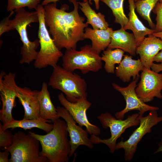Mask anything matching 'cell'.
Returning <instances> with one entry per match:
<instances>
[{"instance_id": "obj_13", "label": "cell", "mask_w": 162, "mask_h": 162, "mask_svg": "<svg viewBox=\"0 0 162 162\" xmlns=\"http://www.w3.org/2000/svg\"><path fill=\"white\" fill-rule=\"evenodd\" d=\"M58 98L60 104L68 111L79 125L82 127H85L88 133L91 135L98 136L100 134V128L91 124L87 116L86 111L92 105L87 98L72 103L68 100L62 93L58 94Z\"/></svg>"}, {"instance_id": "obj_37", "label": "cell", "mask_w": 162, "mask_h": 162, "mask_svg": "<svg viewBox=\"0 0 162 162\" xmlns=\"http://www.w3.org/2000/svg\"><path fill=\"white\" fill-rule=\"evenodd\" d=\"M152 34L156 37L160 38L162 40V32L156 33L154 32Z\"/></svg>"}, {"instance_id": "obj_33", "label": "cell", "mask_w": 162, "mask_h": 162, "mask_svg": "<svg viewBox=\"0 0 162 162\" xmlns=\"http://www.w3.org/2000/svg\"><path fill=\"white\" fill-rule=\"evenodd\" d=\"M154 62H162V50L156 56L154 59Z\"/></svg>"}, {"instance_id": "obj_20", "label": "cell", "mask_w": 162, "mask_h": 162, "mask_svg": "<svg viewBox=\"0 0 162 162\" xmlns=\"http://www.w3.org/2000/svg\"><path fill=\"white\" fill-rule=\"evenodd\" d=\"M113 31L112 28L109 27L106 29H94L87 27L85 29L83 37L91 40L92 48L100 54L108 47Z\"/></svg>"}, {"instance_id": "obj_38", "label": "cell", "mask_w": 162, "mask_h": 162, "mask_svg": "<svg viewBox=\"0 0 162 162\" xmlns=\"http://www.w3.org/2000/svg\"><path fill=\"white\" fill-rule=\"evenodd\" d=\"M159 2L162 3V0H159Z\"/></svg>"}, {"instance_id": "obj_24", "label": "cell", "mask_w": 162, "mask_h": 162, "mask_svg": "<svg viewBox=\"0 0 162 162\" xmlns=\"http://www.w3.org/2000/svg\"><path fill=\"white\" fill-rule=\"evenodd\" d=\"M124 52L121 49L114 50L108 48L104 51L101 57L102 61L105 62L104 68L106 72L109 73L115 72V65L121 62Z\"/></svg>"}, {"instance_id": "obj_36", "label": "cell", "mask_w": 162, "mask_h": 162, "mask_svg": "<svg viewBox=\"0 0 162 162\" xmlns=\"http://www.w3.org/2000/svg\"><path fill=\"white\" fill-rule=\"evenodd\" d=\"M162 152V137L160 141L158 144V148L155 151L154 154H156Z\"/></svg>"}, {"instance_id": "obj_29", "label": "cell", "mask_w": 162, "mask_h": 162, "mask_svg": "<svg viewBox=\"0 0 162 162\" xmlns=\"http://www.w3.org/2000/svg\"><path fill=\"white\" fill-rule=\"evenodd\" d=\"M153 12L156 14V24L154 32H162V3L158 2L153 9Z\"/></svg>"}, {"instance_id": "obj_15", "label": "cell", "mask_w": 162, "mask_h": 162, "mask_svg": "<svg viewBox=\"0 0 162 162\" xmlns=\"http://www.w3.org/2000/svg\"><path fill=\"white\" fill-rule=\"evenodd\" d=\"M161 50L162 40L151 34L145 37L137 47L136 53L139 55L143 66L151 69L154 57Z\"/></svg>"}, {"instance_id": "obj_32", "label": "cell", "mask_w": 162, "mask_h": 162, "mask_svg": "<svg viewBox=\"0 0 162 162\" xmlns=\"http://www.w3.org/2000/svg\"><path fill=\"white\" fill-rule=\"evenodd\" d=\"M151 69L157 73H159L162 71V62L160 64H155L153 63L151 67Z\"/></svg>"}, {"instance_id": "obj_31", "label": "cell", "mask_w": 162, "mask_h": 162, "mask_svg": "<svg viewBox=\"0 0 162 162\" xmlns=\"http://www.w3.org/2000/svg\"><path fill=\"white\" fill-rule=\"evenodd\" d=\"M10 153L6 150L0 152V162H9L8 156Z\"/></svg>"}, {"instance_id": "obj_11", "label": "cell", "mask_w": 162, "mask_h": 162, "mask_svg": "<svg viewBox=\"0 0 162 162\" xmlns=\"http://www.w3.org/2000/svg\"><path fill=\"white\" fill-rule=\"evenodd\" d=\"M140 76L133 80L126 87H121L115 83L112 86L116 90L119 92L123 95L126 102V106L123 110L116 112V118L119 119H123L126 113L134 110L139 111V117L143 116L145 113L148 111L158 110V107L151 106L146 104L138 96L135 89L136 83Z\"/></svg>"}, {"instance_id": "obj_27", "label": "cell", "mask_w": 162, "mask_h": 162, "mask_svg": "<svg viewBox=\"0 0 162 162\" xmlns=\"http://www.w3.org/2000/svg\"><path fill=\"white\" fill-rule=\"evenodd\" d=\"M42 0H8L7 10L11 11L16 9L27 7L36 10Z\"/></svg>"}, {"instance_id": "obj_10", "label": "cell", "mask_w": 162, "mask_h": 162, "mask_svg": "<svg viewBox=\"0 0 162 162\" xmlns=\"http://www.w3.org/2000/svg\"><path fill=\"white\" fill-rule=\"evenodd\" d=\"M15 77V74L11 72L6 74L2 71L0 74V95L2 103L0 120L3 124L14 119L12 112L15 104L18 87L16 82Z\"/></svg>"}, {"instance_id": "obj_26", "label": "cell", "mask_w": 162, "mask_h": 162, "mask_svg": "<svg viewBox=\"0 0 162 162\" xmlns=\"http://www.w3.org/2000/svg\"><path fill=\"white\" fill-rule=\"evenodd\" d=\"M159 0H138L135 2V7L137 12L147 20L149 26L154 29L155 25L152 21L150 14Z\"/></svg>"}, {"instance_id": "obj_12", "label": "cell", "mask_w": 162, "mask_h": 162, "mask_svg": "<svg viewBox=\"0 0 162 162\" xmlns=\"http://www.w3.org/2000/svg\"><path fill=\"white\" fill-rule=\"evenodd\" d=\"M162 74L144 67L135 89L138 97L145 103L152 101L154 97L162 99Z\"/></svg>"}, {"instance_id": "obj_14", "label": "cell", "mask_w": 162, "mask_h": 162, "mask_svg": "<svg viewBox=\"0 0 162 162\" xmlns=\"http://www.w3.org/2000/svg\"><path fill=\"white\" fill-rule=\"evenodd\" d=\"M56 109L59 116L63 118L67 123L71 146L69 157L72 156L80 145H84L90 148H92L94 144L88 137L89 133L87 131L76 124V121L64 107L58 106Z\"/></svg>"}, {"instance_id": "obj_3", "label": "cell", "mask_w": 162, "mask_h": 162, "mask_svg": "<svg viewBox=\"0 0 162 162\" xmlns=\"http://www.w3.org/2000/svg\"><path fill=\"white\" fill-rule=\"evenodd\" d=\"M14 11L16 14L14 18L10 20L8 26L11 30H16L17 32L22 44L20 48L22 56L20 63L29 64L36 59L38 53L36 50L40 44L39 39L33 41L29 40L27 27L32 23L38 22V14L36 11H27L24 8L17 9Z\"/></svg>"}, {"instance_id": "obj_25", "label": "cell", "mask_w": 162, "mask_h": 162, "mask_svg": "<svg viewBox=\"0 0 162 162\" xmlns=\"http://www.w3.org/2000/svg\"><path fill=\"white\" fill-rule=\"evenodd\" d=\"M111 10L115 18L114 22L124 28L127 25L128 19L124 14L123 8L124 0H100Z\"/></svg>"}, {"instance_id": "obj_16", "label": "cell", "mask_w": 162, "mask_h": 162, "mask_svg": "<svg viewBox=\"0 0 162 162\" xmlns=\"http://www.w3.org/2000/svg\"><path fill=\"white\" fill-rule=\"evenodd\" d=\"M39 93L38 90L18 86L17 98L24 109V119H33L40 117Z\"/></svg>"}, {"instance_id": "obj_6", "label": "cell", "mask_w": 162, "mask_h": 162, "mask_svg": "<svg viewBox=\"0 0 162 162\" xmlns=\"http://www.w3.org/2000/svg\"><path fill=\"white\" fill-rule=\"evenodd\" d=\"M62 59V67L72 72L78 69L86 74L90 71L97 72L102 67L99 53L90 45H85L79 51L74 49L66 50Z\"/></svg>"}, {"instance_id": "obj_34", "label": "cell", "mask_w": 162, "mask_h": 162, "mask_svg": "<svg viewBox=\"0 0 162 162\" xmlns=\"http://www.w3.org/2000/svg\"><path fill=\"white\" fill-rule=\"evenodd\" d=\"M92 0H83V2H86L88 1L89 4L91 5L92 4V3L91 2ZM95 4V7L96 9L98 10L100 8V5H99V1L100 0H93Z\"/></svg>"}, {"instance_id": "obj_1", "label": "cell", "mask_w": 162, "mask_h": 162, "mask_svg": "<svg viewBox=\"0 0 162 162\" xmlns=\"http://www.w3.org/2000/svg\"><path fill=\"white\" fill-rule=\"evenodd\" d=\"M74 8L69 12L68 6L63 5L60 9L53 3L44 6L46 25L54 42L60 50L63 48L68 50L76 49L77 43L85 39V29L88 25L79 13V7L77 0H69Z\"/></svg>"}, {"instance_id": "obj_8", "label": "cell", "mask_w": 162, "mask_h": 162, "mask_svg": "<svg viewBox=\"0 0 162 162\" xmlns=\"http://www.w3.org/2000/svg\"><path fill=\"white\" fill-rule=\"evenodd\" d=\"M139 115L138 113L134 114L128 116L126 119L123 120L116 118L110 113H101L97 118L103 128H110L111 136L108 139H102L97 136L91 135L90 138L94 144L102 143L105 144L109 148L110 152L113 153L116 150L117 140L126 129L139 125Z\"/></svg>"}, {"instance_id": "obj_19", "label": "cell", "mask_w": 162, "mask_h": 162, "mask_svg": "<svg viewBox=\"0 0 162 162\" xmlns=\"http://www.w3.org/2000/svg\"><path fill=\"white\" fill-rule=\"evenodd\" d=\"M128 1L129 10L128 20L127 25L123 28L125 30L129 29L132 31L138 46L146 36L152 34L154 31L145 26L138 18L135 10V0Z\"/></svg>"}, {"instance_id": "obj_21", "label": "cell", "mask_w": 162, "mask_h": 162, "mask_svg": "<svg viewBox=\"0 0 162 162\" xmlns=\"http://www.w3.org/2000/svg\"><path fill=\"white\" fill-rule=\"evenodd\" d=\"M39 103V116L52 122L59 118L56 108L51 100L48 89V85L45 82L42 84L38 96Z\"/></svg>"}, {"instance_id": "obj_23", "label": "cell", "mask_w": 162, "mask_h": 162, "mask_svg": "<svg viewBox=\"0 0 162 162\" xmlns=\"http://www.w3.org/2000/svg\"><path fill=\"white\" fill-rule=\"evenodd\" d=\"M79 8L87 18L86 22L94 29H106L109 26L105 16L100 12L96 13L91 7L88 2H78Z\"/></svg>"}, {"instance_id": "obj_4", "label": "cell", "mask_w": 162, "mask_h": 162, "mask_svg": "<svg viewBox=\"0 0 162 162\" xmlns=\"http://www.w3.org/2000/svg\"><path fill=\"white\" fill-rule=\"evenodd\" d=\"M53 68L49 86L62 91L71 102L87 98V84L85 79L60 66L56 65Z\"/></svg>"}, {"instance_id": "obj_5", "label": "cell", "mask_w": 162, "mask_h": 162, "mask_svg": "<svg viewBox=\"0 0 162 162\" xmlns=\"http://www.w3.org/2000/svg\"><path fill=\"white\" fill-rule=\"evenodd\" d=\"M35 10L39 18L38 36L40 48L34 61V67L38 69L46 68L48 66L53 67L57 65L63 54L55 44L46 25L44 6L40 4Z\"/></svg>"}, {"instance_id": "obj_2", "label": "cell", "mask_w": 162, "mask_h": 162, "mask_svg": "<svg viewBox=\"0 0 162 162\" xmlns=\"http://www.w3.org/2000/svg\"><path fill=\"white\" fill-rule=\"evenodd\" d=\"M52 130L45 135L29 131L28 134L38 140L41 146L40 155L48 162H68L71 146L66 122L60 118L53 121Z\"/></svg>"}, {"instance_id": "obj_39", "label": "cell", "mask_w": 162, "mask_h": 162, "mask_svg": "<svg viewBox=\"0 0 162 162\" xmlns=\"http://www.w3.org/2000/svg\"><path fill=\"white\" fill-rule=\"evenodd\" d=\"M138 0H135V2H136Z\"/></svg>"}, {"instance_id": "obj_28", "label": "cell", "mask_w": 162, "mask_h": 162, "mask_svg": "<svg viewBox=\"0 0 162 162\" xmlns=\"http://www.w3.org/2000/svg\"><path fill=\"white\" fill-rule=\"evenodd\" d=\"M0 123V148L4 149L10 146L13 142L14 134L8 129L3 130Z\"/></svg>"}, {"instance_id": "obj_35", "label": "cell", "mask_w": 162, "mask_h": 162, "mask_svg": "<svg viewBox=\"0 0 162 162\" xmlns=\"http://www.w3.org/2000/svg\"><path fill=\"white\" fill-rule=\"evenodd\" d=\"M59 0H44L42 2L41 4L44 6L51 3H53L56 4L57 2Z\"/></svg>"}, {"instance_id": "obj_17", "label": "cell", "mask_w": 162, "mask_h": 162, "mask_svg": "<svg viewBox=\"0 0 162 162\" xmlns=\"http://www.w3.org/2000/svg\"><path fill=\"white\" fill-rule=\"evenodd\" d=\"M137 45L133 33L127 32L123 28L113 31L111 41L107 48L120 49L131 56H135Z\"/></svg>"}, {"instance_id": "obj_22", "label": "cell", "mask_w": 162, "mask_h": 162, "mask_svg": "<svg viewBox=\"0 0 162 162\" xmlns=\"http://www.w3.org/2000/svg\"><path fill=\"white\" fill-rule=\"evenodd\" d=\"M51 120H46L39 117L33 119H25L16 120L14 119L10 122L2 125L3 130L9 128H21L26 130L33 128L42 130L47 133L51 131L53 128V124H50Z\"/></svg>"}, {"instance_id": "obj_30", "label": "cell", "mask_w": 162, "mask_h": 162, "mask_svg": "<svg viewBox=\"0 0 162 162\" xmlns=\"http://www.w3.org/2000/svg\"><path fill=\"white\" fill-rule=\"evenodd\" d=\"M15 11L13 10L10 12L9 16L4 18L0 22V36L5 32H8L10 31L9 27V22L10 20V18L14 14Z\"/></svg>"}, {"instance_id": "obj_18", "label": "cell", "mask_w": 162, "mask_h": 162, "mask_svg": "<svg viewBox=\"0 0 162 162\" xmlns=\"http://www.w3.org/2000/svg\"><path fill=\"white\" fill-rule=\"evenodd\" d=\"M143 67L140 59L135 60L132 58V56L126 55L116 68L115 72L116 76L123 82H128L132 77L134 80L140 76L139 73Z\"/></svg>"}, {"instance_id": "obj_7", "label": "cell", "mask_w": 162, "mask_h": 162, "mask_svg": "<svg viewBox=\"0 0 162 162\" xmlns=\"http://www.w3.org/2000/svg\"><path fill=\"white\" fill-rule=\"evenodd\" d=\"M38 140L31 135L20 131L15 133L10 147L3 149L10 154V162H46L45 157L40 155Z\"/></svg>"}, {"instance_id": "obj_9", "label": "cell", "mask_w": 162, "mask_h": 162, "mask_svg": "<svg viewBox=\"0 0 162 162\" xmlns=\"http://www.w3.org/2000/svg\"><path fill=\"white\" fill-rule=\"evenodd\" d=\"M139 126L125 141L122 140L117 143L116 150L122 148L124 150V159L130 161L133 158L136 151L137 145L146 134L151 133L152 128L162 121V116H159L157 110L150 111L146 116L139 117Z\"/></svg>"}]
</instances>
